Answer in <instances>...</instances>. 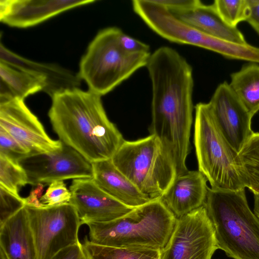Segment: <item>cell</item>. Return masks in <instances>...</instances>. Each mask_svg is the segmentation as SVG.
Returning <instances> with one entry per match:
<instances>
[{"label":"cell","mask_w":259,"mask_h":259,"mask_svg":"<svg viewBox=\"0 0 259 259\" xmlns=\"http://www.w3.org/2000/svg\"><path fill=\"white\" fill-rule=\"evenodd\" d=\"M51 98L48 115L60 140L91 163L111 159L124 140L108 118L101 96L73 88Z\"/></svg>","instance_id":"1"},{"label":"cell","mask_w":259,"mask_h":259,"mask_svg":"<svg viewBox=\"0 0 259 259\" xmlns=\"http://www.w3.org/2000/svg\"><path fill=\"white\" fill-rule=\"evenodd\" d=\"M204 205L219 249L234 259H259V219L248 206L245 189L208 188Z\"/></svg>","instance_id":"2"},{"label":"cell","mask_w":259,"mask_h":259,"mask_svg":"<svg viewBox=\"0 0 259 259\" xmlns=\"http://www.w3.org/2000/svg\"><path fill=\"white\" fill-rule=\"evenodd\" d=\"M176 220L160 198L154 199L115 220L88 224V239L103 246L162 249Z\"/></svg>","instance_id":"3"},{"label":"cell","mask_w":259,"mask_h":259,"mask_svg":"<svg viewBox=\"0 0 259 259\" xmlns=\"http://www.w3.org/2000/svg\"><path fill=\"white\" fill-rule=\"evenodd\" d=\"M120 31L116 27L101 30L80 61L79 77L86 82L89 91L101 97L146 66L150 56V53L124 52L118 42Z\"/></svg>","instance_id":"4"},{"label":"cell","mask_w":259,"mask_h":259,"mask_svg":"<svg viewBox=\"0 0 259 259\" xmlns=\"http://www.w3.org/2000/svg\"><path fill=\"white\" fill-rule=\"evenodd\" d=\"M195 110L194 144L198 170L212 189H245L238 171V153L221 133L208 103L197 104Z\"/></svg>","instance_id":"5"},{"label":"cell","mask_w":259,"mask_h":259,"mask_svg":"<svg viewBox=\"0 0 259 259\" xmlns=\"http://www.w3.org/2000/svg\"><path fill=\"white\" fill-rule=\"evenodd\" d=\"M111 159L118 170L152 200L160 198L177 177L171 158L153 135L136 141L124 140Z\"/></svg>","instance_id":"6"},{"label":"cell","mask_w":259,"mask_h":259,"mask_svg":"<svg viewBox=\"0 0 259 259\" xmlns=\"http://www.w3.org/2000/svg\"><path fill=\"white\" fill-rule=\"evenodd\" d=\"M25 207L38 259H52L61 249L79 242L78 233L82 224L71 203Z\"/></svg>","instance_id":"7"},{"label":"cell","mask_w":259,"mask_h":259,"mask_svg":"<svg viewBox=\"0 0 259 259\" xmlns=\"http://www.w3.org/2000/svg\"><path fill=\"white\" fill-rule=\"evenodd\" d=\"M134 12L155 32L171 42L197 46L228 58L234 45L205 33L175 17L155 0L132 1Z\"/></svg>","instance_id":"8"},{"label":"cell","mask_w":259,"mask_h":259,"mask_svg":"<svg viewBox=\"0 0 259 259\" xmlns=\"http://www.w3.org/2000/svg\"><path fill=\"white\" fill-rule=\"evenodd\" d=\"M219 249L214 229L203 205L177 218L160 259H211Z\"/></svg>","instance_id":"9"},{"label":"cell","mask_w":259,"mask_h":259,"mask_svg":"<svg viewBox=\"0 0 259 259\" xmlns=\"http://www.w3.org/2000/svg\"><path fill=\"white\" fill-rule=\"evenodd\" d=\"M18 163L26 173L28 184L35 186L57 181L92 178V163L73 148L30 154Z\"/></svg>","instance_id":"10"},{"label":"cell","mask_w":259,"mask_h":259,"mask_svg":"<svg viewBox=\"0 0 259 259\" xmlns=\"http://www.w3.org/2000/svg\"><path fill=\"white\" fill-rule=\"evenodd\" d=\"M0 126L31 154L53 151L63 146L60 140H54L48 136L24 100L13 98L0 100Z\"/></svg>","instance_id":"11"},{"label":"cell","mask_w":259,"mask_h":259,"mask_svg":"<svg viewBox=\"0 0 259 259\" xmlns=\"http://www.w3.org/2000/svg\"><path fill=\"white\" fill-rule=\"evenodd\" d=\"M208 104L221 133L239 153L254 134L252 116L226 81L218 86Z\"/></svg>","instance_id":"12"},{"label":"cell","mask_w":259,"mask_h":259,"mask_svg":"<svg viewBox=\"0 0 259 259\" xmlns=\"http://www.w3.org/2000/svg\"><path fill=\"white\" fill-rule=\"evenodd\" d=\"M70 201L82 224L109 222L120 218L134 208L115 199L103 190L92 178L74 179L70 186Z\"/></svg>","instance_id":"13"},{"label":"cell","mask_w":259,"mask_h":259,"mask_svg":"<svg viewBox=\"0 0 259 259\" xmlns=\"http://www.w3.org/2000/svg\"><path fill=\"white\" fill-rule=\"evenodd\" d=\"M95 0H1L0 20L11 27L25 28L59 14L91 4Z\"/></svg>","instance_id":"14"},{"label":"cell","mask_w":259,"mask_h":259,"mask_svg":"<svg viewBox=\"0 0 259 259\" xmlns=\"http://www.w3.org/2000/svg\"><path fill=\"white\" fill-rule=\"evenodd\" d=\"M206 182L199 170H189L176 177L160 199L176 218H180L204 205L208 189Z\"/></svg>","instance_id":"15"},{"label":"cell","mask_w":259,"mask_h":259,"mask_svg":"<svg viewBox=\"0 0 259 259\" xmlns=\"http://www.w3.org/2000/svg\"><path fill=\"white\" fill-rule=\"evenodd\" d=\"M95 183L122 203L135 208L152 200L143 193L114 165L111 159L92 162Z\"/></svg>","instance_id":"16"},{"label":"cell","mask_w":259,"mask_h":259,"mask_svg":"<svg viewBox=\"0 0 259 259\" xmlns=\"http://www.w3.org/2000/svg\"><path fill=\"white\" fill-rule=\"evenodd\" d=\"M0 251L7 259H38L25 206L0 225Z\"/></svg>","instance_id":"17"},{"label":"cell","mask_w":259,"mask_h":259,"mask_svg":"<svg viewBox=\"0 0 259 259\" xmlns=\"http://www.w3.org/2000/svg\"><path fill=\"white\" fill-rule=\"evenodd\" d=\"M0 100H24L48 88V78L41 73L23 69L0 60Z\"/></svg>","instance_id":"18"},{"label":"cell","mask_w":259,"mask_h":259,"mask_svg":"<svg viewBox=\"0 0 259 259\" xmlns=\"http://www.w3.org/2000/svg\"><path fill=\"white\" fill-rule=\"evenodd\" d=\"M172 14L182 21L208 35L238 44H248L237 27L228 26L221 19L212 4L206 5L201 3L191 10Z\"/></svg>","instance_id":"19"},{"label":"cell","mask_w":259,"mask_h":259,"mask_svg":"<svg viewBox=\"0 0 259 259\" xmlns=\"http://www.w3.org/2000/svg\"><path fill=\"white\" fill-rule=\"evenodd\" d=\"M0 60L19 67L39 72L48 80L47 93L51 97L60 91L78 88L81 79L68 70L52 64L34 62L11 52L1 44Z\"/></svg>","instance_id":"20"},{"label":"cell","mask_w":259,"mask_h":259,"mask_svg":"<svg viewBox=\"0 0 259 259\" xmlns=\"http://www.w3.org/2000/svg\"><path fill=\"white\" fill-rule=\"evenodd\" d=\"M229 84L253 117L259 111V65H244L231 74Z\"/></svg>","instance_id":"21"},{"label":"cell","mask_w":259,"mask_h":259,"mask_svg":"<svg viewBox=\"0 0 259 259\" xmlns=\"http://www.w3.org/2000/svg\"><path fill=\"white\" fill-rule=\"evenodd\" d=\"M241 181L253 194H259V133H254L238 153Z\"/></svg>","instance_id":"22"},{"label":"cell","mask_w":259,"mask_h":259,"mask_svg":"<svg viewBox=\"0 0 259 259\" xmlns=\"http://www.w3.org/2000/svg\"><path fill=\"white\" fill-rule=\"evenodd\" d=\"M82 246L88 259H160L161 249L103 246L91 242L87 237Z\"/></svg>","instance_id":"23"},{"label":"cell","mask_w":259,"mask_h":259,"mask_svg":"<svg viewBox=\"0 0 259 259\" xmlns=\"http://www.w3.org/2000/svg\"><path fill=\"white\" fill-rule=\"evenodd\" d=\"M212 5L221 19L231 27L246 21L250 14L249 0H216Z\"/></svg>","instance_id":"24"},{"label":"cell","mask_w":259,"mask_h":259,"mask_svg":"<svg viewBox=\"0 0 259 259\" xmlns=\"http://www.w3.org/2000/svg\"><path fill=\"white\" fill-rule=\"evenodd\" d=\"M27 184L26 173L20 164L0 154V187L19 196V188Z\"/></svg>","instance_id":"25"},{"label":"cell","mask_w":259,"mask_h":259,"mask_svg":"<svg viewBox=\"0 0 259 259\" xmlns=\"http://www.w3.org/2000/svg\"><path fill=\"white\" fill-rule=\"evenodd\" d=\"M0 154L18 163L20 160L31 153L28 149L0 126Z\"/></svg>","instance_id":"26"},{"label":"cell","mask_w":259,"mask_h":259,"mask_svg":"<svg viewBox=\"0 0 259 259\" xmlns=\"http://www.w3.org/2000/svg\"><path fill=\"white\" fill-rule=\"evenodd\" d=\"M71 198V192L63 181H57L50 184L40 201L46 206H51L69 203Z\"/></svg>","instance_id":"27"},{"label":"cell","mask_w":259,"mask_h":259,"mask_svg":"<svg viewBox=\"0 0 259 259\" xmlns=\"http://www.w3.org/2000/svg\"><path fill=\"white\" fill-rule=\"evenodd\" d=\"M0 225L25 206L24 198L0 187Z\"/></svg>","instance_id":"28"},{"label":"cell","mask_w":259,"mask_h":259,"mask_svg":"<svg viewBox=\"0 0 259 259\" xmlns=\"http://www.w3.org/2000/svg\"><path fill=\"white\" fill-rule=\"evenodd\" d=\"M118 42L122 50L127 54L150 53L148 45L124 33L121 30L118 36Z\"/></svg>","instance_id":"29"},{"label":"cell","mask_w":259,"mask_h":259,"mask_svg":"<svg viewBox=\"0 0 259 259\" xmlns=\"http://www.w3.org/2000/svg\"><path fill=\"white\" fill-rule=\"evenodd\" d=\"M171 13L184 12L194 9L201 2L198 0H155Z\"/></svg>","instance_id":"30"},{"label":"cell","mask_w":259,"mask_h":259,"mask_svg":"<svg viewBox=\"0 0 259 259\" xmlns=\"http://www.w3.org/2000/svg\"><path fill=\"white\" fill-rule=\"evenodd\" d=\"M52 259H88L80 242L67 246L57 253Z\"/></svg>","instance_id":"31"},{"label":"cell","mask_w":259,"mask_h":259,"mask_svg":"<svg viewBox=\"0 0 259 259\" xmlns=\"http://www.w3.org/2000/svg\"><path fill=\"white\" fill-rule=\"evenodd\" d=\"M44 185L39 184L37 185L36 188L32 190L30 194L26 198H24L25 206H31L36 207H41L45 205L40 201V198L42 196L44 191Z\"/></svg>","instance_id":"32"},{"label":"cell","mask_w":259,"mask_h":259,"mask_svg":"<svg viewBox=\"0 0 259 259\" xmlns=\"http://www.w3.org/2000/svg\"><path fill=\"white\" fill-rule=\"evenodd\" d=\"M250 14L246 21L259 35V0H249Z\"/></svg>","instance_id":"33"},{"label":"cell","mask_w":259,"mask_h":259,"mask_svg":"<svg viewBox=\"0 0 259 259\" xmlns=\"http://www.w3.org/2000/svg\"><path fill=\"white\" fill-rule=\"evenodd\" d=\"M254 213L259 219V194H254Z\"/></svg>","instance_id":"34"},{"label":"cell","mask_w":259,"mask_h":259,"mask_svg":"<svg viewBox=\"0 0 259 259\" xmlns=\"http://www.w3.org/2000/svg\"><path fill=\"white\" fill-rule=\"evenodd\" d=\"M0 259H7L4 253L0 251Z\"/></svg>","instance_id":"35"}]
</instances>
